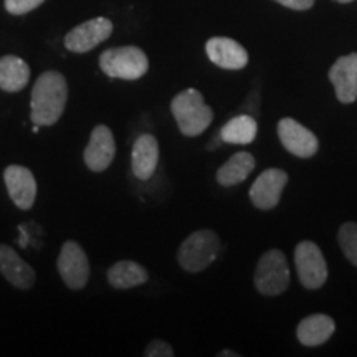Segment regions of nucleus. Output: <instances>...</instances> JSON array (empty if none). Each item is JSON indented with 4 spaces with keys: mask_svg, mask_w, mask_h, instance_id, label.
Segmentation results:
<instances>
[{
    "mask_svg": "<svg viewBox=\"0 0 357 357\" xmlns=\"http://www.w3.org/2000/svg\"><path fill=\"white\" fill-rule=\"evenodd\" d=\"M68 84L60 71H45L32 88L30 119L35 126H53L65 113Z\"/></svg>",
    "mask_w": 357,
    "mask_h": 357,
    "instance_id": "1",
    "label": "nucleus"
},
{
    "mask_svg": "<svg viewBox=\"0 0 357 357\" xmlns=\"http://www.w3.org/2000/svg\"><path fill=\"white\" fill-rule=\"evenodd\" d=\"M171 111L178 131L187 137H197L213 121V109L204 101L199 89L189 88L174 96Z\"/></svg>",
    "mask_w": 357,
    "mask_h": 357,
    "instance_id": "2",
    "label": "nucleus"
},
{
    "mask_svg": "<svg viewBox=\"0 0 357 357\" xmlns=\"http://www.w3.org/2000/svg\"><path fill=\"white\" fill-rule=\"evenodd\" d=\"M220 250L222 242L215 231L197 230L182 242L177 252V261L189 273H199L217 260Z\"/></svg>",
    "mask_w": 357,
    "mask_h": 357,
    "instance_id": "3",
    "label": "nucleus"
},
{
    "mask_svg": "<svg viewBox=\"0 0 357 357\" xmlns=\"http://www.w3.org/2000/svg\"><path fill=\"white\" fill-rule=\"evenodd\" d=\"M100 68L111 78L139 79L147 73L149 60L146 53L137 47H118L102 52L100 56Z\"/></svg>",
    "mask_w": 357,
    "mask_h": 357,
    "instance_id": "4",
    "label": "nucleus"
},
{
    "mask_svg": "<svg viewBox=\"0 0 357 357\" xmlns=\"http://www.w3.org/2000/svg\"><path fill=\"white\" fill-rule=\"evenodd\" d=\"M289 287L288 260L280 250H270L258 260L255 288L263 296H278Z\"/></svg>",
    "mask_w": 357,
    "mask_h": 357,
    "instance_id": "5",
    "label": "nucleus"
},
{
    "mask_svg": "<svg viewBox=\"0 0 357 357\" xmlns=\"http://www.w3.org/2000/svg\"><path fill=\"white\" fill-rule=\"evenodd\" d=\"M294 265L298 278L306 289H319L328 280V265L321 248L314 242L305 240L294 250Z\"/></svg>",
    "mask_w": 357,
    "mask_h": 357,
    "instance_id": "6",
    "label": "nucleus"
},
{
    "mask_svg": "<svg viewBox=\"0 0 357 357\" xmlns=\"http://www.w3.org/2000/svg\"><path fill=\"white\" fill-rule=\"evenodd\" d=\"M58 273L70 289H83L89 280V261L82 245L68 240L60 250L56 260Z\"/></svg>",
    "mask_w": 357,
    "mask_h": 357,
    "instance_id": "7",
    "label": "nucleus"
},
{
    "mask_svg": "<svg viewBox=\"0 0 357 357\" xmlns=\"http://www.w3.org/2000/svg\"><path fill=\"white\" fill-rule=\"evenodd\" d=\"M113 33V22L106 17H96L75 26L65 37V47L73 53H86L109 38Z\"/></svg>",
    "mask_w": 357,
    "mask_h": 357,
    "instance_id": "8",
    "label": "nucleus"
},
{
    "mask_svg": "<svg viewBox=\"0 0 357 357\" xmlns=\"http://www.w3.org/2000/svg\"><path fill=\"white\" fill-rule=\"evenodd\" d=\"M288 184V174L281 169H266L250 187V200L260 211H271L280 204Z\"/></svg>",
    "mask_w": 357,
    "mask_h": 357,
    "instance_id": "9",
    "label": "nucleus"
},
{
    "mask_svg": "<svg viewBox=\"0 0 357 357\" xmlns=\"http://www.w3.org/2000/svg\"><path fill=\"white\" fill-rule=\"evenodd\" d=\"M278 137L284 149L296 158L310 159L319 149V141L314 132L293 118H283L278 123Z\"/></svg>",
    "mask_w": 357,
    "mask_h": 357,
    "instance_id": "10",
    "label": "nucleus"
},
{
    "mask_svg": "<svg viewBox=\"0 0 357 357\" xmlns=\"http://www.w3.org/2000/svg\"><path fill=\"white\" fill-rule=\"evenodd\" d=\"M3 182H6L8 197L22 211H30L37 199V181L33 174L25 166H7L3 171Z\"/></svg>",
    "mask_w": 357,
    "mask_h": 357,
    "instance_id": "11",
    "label": "nucleus"
},
{
    "mask_svg": "<svg viewBox=\"0 0 357 357\" xmlns=\"http://www.w3.org/2000/svg\"><path fill=\"white\" fill-rule=\"evenodd\" d=\"M116 155V142L111 129L105 124H98L91 131L88 146L83 153L84 164L89 171L102 172L111 166Z\"/></svg>",
    "mask_w": 357,
    "mask_h": 357,
    "instance_id": "12",
    "label": "nucleus"
},
{
    "mask_svg": "<svg viewBox=\"0 0 357 357\" xmlns=\"http://www.w3.org/2000/svg\"><path fill=\"white\" fill-rule=\"evenodd\" d=\"M336 98L342 105H351L357 100V53L339 56L329 70Z\"/></svg>",
    "mask_w": 357,
    "mask_h": 357,
    "instance_id": "13",
    "label": "nucleus"
},
{
    "mask_svg": "<svg viewBox=\"0 0 357 357\" xmlns=\"http://www.w3.org/2000/svg\"><path fill=\"white\" fill-rule=\"evenodd\" d=\"M0 273L12 287L30 289L37 281L35 270L8 245H0Z\"/></svg>",
    "mask_w": 357,
    "mask_h": 357,
    "instance_id": "14",
    "label": "nucleus"
},
{
    "mask_svg": "<svg viewBox=\"0 0 357 357\" xmlns=\"http://www.w3.org/2000/svg\"><path fill=\"white\" fill-rule=\"evenodd\" d=\"M205 52L212 63L223 70H242L248 63V53L235 40L213 37L205 45Z\"/></svg>",
    "mask_w": 357,
    "mask_h": 357,
    "instance_id": "15",
    "label": "nucleus"
},
{
    "mask_svg": "<svg viewBox=\"0 0 357 357\" xmlns=\"http://www.w3.org/2000/svg\"><path fill=\"white\" fill-rule=\"evenodd\" d=\"M132 174L139 181H149L159 164V142L153 134H142L132 146Z\"/></svg>",
    "mask_w": 357,
    "mask_h": 357,
    "instance_id": "16",
    "label": "nucleus"
},
{
    "mask_svg": "<svg viewBox=\"0 0 357 357\" xmlns=\"http://www.w3.org/2000/svg\"><path fill=\"white\" fill-rule=\"evenodd\" d=\"M336 331V323L328 314H311L298 324L296 336L303 346L316 347L329 341Z\"/></svg>",
    "mask_w": 357,
    "mask_h": 357,
    "instance_id": "17",
    "label": "nucleus"
},
{
    "mask_svg": "<svg viewBox=\"0 0 357 357\" xmlns=\"http://www.w3.org/2000/svg\"><path fill=\"white\" fill-rule=\"evenodd\" d=\"M30 82V68L20 56L7 55L0 58V89L19 93Z\"/></svg>",
    "mask_w": 357,
    "mask_h": 357,
    "instance_id": "18",
    "label": "nucleus"
},
{
    "mask_svg": "<svg viewBox=\"0 0 357 357\" xmlns=\"http://www.w3.org/2000/svg\"><path fill=\"white\" fill-rule=\"evenodd\" d=\"M255 169V158L247 151L236 153L227 160L217 171V182L222 187H231L240 184Z\"/></svg>",
    "mask_w": 357,
    "mask_h": 357,
    "instance_id": "19",
    "label": "nucleus"
},
{
    "mask_svg": "<svg viewBox=\"0 0 357 357\" xmlns=\"http://www.w3.org/2000/svg\"><path fill=\"white\" fill-rule=\"evenodd\" d=\"M149 275L146 268L131 260H121L114 263L108 270V281L116 289H129L144 284Z\"/></svg>",
    "mask_w": 357,
    "mask_h": 357,
    "instance_id": "20",
    "label": "nucleus"
},
{
    "mask_svg": "<svg viewBox=\"0 0 357 357\" xmlns=\"http://www.w3.org/2000/svg\"><path fill=\"white\" fill-rule=\"evenodd\" d=\"M257 132V119L250 114H240L231 118L230 121L220 129L218 134H220L223 142L245 146L255 141Z\"/></svg>",
    "mask_w": 357,
    "mask_h": 357,
    "instance_id": "21",
    "label": "nucleus"
},
{
    "mask_svg": "<svg viewBox=\"0 0 357 357\" xmlns=\"http://www.w3.org/2000/svg\"><path fill=\"white\" fill-rule=\"evenodd\" d=\"M339 247H341L344 257L352 265L357 266V223L346 222L342 223L337 231Z\"/></svg>",
    "mask_w": 357,
    "mask_h": 357,
    "instance_id": "22",
    "label": "nucleus"
},
{
    "mask_svg": "<svg viewBox=\"0 0 357 357\" xmlns=\"http://www.w3.org/2000/svg\"><path fill=\"white\" fill-rule=\"evenodd\" d=\"M45 0H6V8L12 15H25L42 6Z\"/></svg>",
    "mask_w": 357,
    "mask_h": 357,
    "instance_id": "23",
    "label": "nucleus"
},
{
    "mask_svg": "<svg viewBox=\"0 0 357 357\" xmlns=\"http://www.w3.org/2000/svg\"><path fill=\"white\" fill-rule=\"evenodd\" d=\"M146 357H172L174 356V349L171 344H167L166 341L162 339H154L147 344L146 351H144Z\"/></svg>",
    "mask_w": 357,
    "mask_h": 357,
    "instance_id": "24",
    "label": "nucleus"
},
{
    "mask_svg": "<svg viewBox=\"0 0 357 357\" xmlns=\"http://www.w3.org/2000/svg\"><path fill=\"white\" fill-rule=\"evenodd\" d=\"M283 7L291 8V10H307L312 7L314 0H275Z\"/></svg>",
    "mask_w": 357,
    "mask_h": 357,
    "instance_id": "25",
    "label": "nucleus"
},
{
    "mask_svg": "<svg viewBox=\"0 0 357 357\" xmlns=\"http://www.w3.org/2000/svg\"><path fill=\"white\" fill-rule=\"evenodd\" d=\"M218 357H240L238 352H231V351H222Z\"/></svg>",
    "mask_w": 357,
    "mask_h": 357,
    "instance_id": "26",
    "label": "nucleus"
},
{
    "mask_svg": "<svg viewBox=\"0 0 357 357\" xmlns=\"http://www.w3.org/2000/svg\"><path fill=\"white\" fill-rule=\"evenodd\" d=\"M334 2H337V3H351V2H354V0H334Z\"/></svg>",
    "mask_w": 357,
    "mask_h": 357,
    "instance_id": "27",
    "label": "nucleus"
}]
</instances>
